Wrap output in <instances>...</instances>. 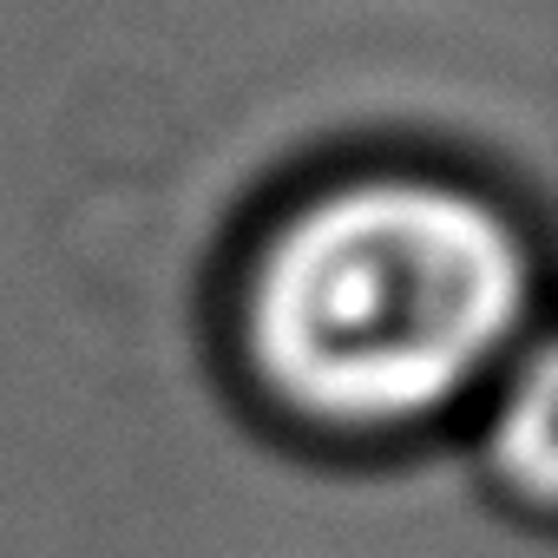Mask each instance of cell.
I'll use <instances>...</instances> for the list:
<instances>
[{"instance_id":"cell-1","label":"cell","mask_w":558,"mask_h":558,"mask_svg":"<svg viewBox=\"0 0 558 558\" xmlns=\"http://www.w3.org/2000/svg\"><path fill=\"white\" fill-rule=\"evenodd\" d=\"M538 230L434 151H362L276 191L230 250L217 336L243 401L310 447L395 453L538 342Z\"/></svg>"},{"instance_id":"cell-2","label":"cell","mask_w":558,"mask_h":558,"mask_svg":"<svg viewBox=\"0 0 558 558\" xmlns=\"http://www.w3.org/2000/svg\"><path fill=\"white\" fill-rule=\"evenodd\" d=\"M493 427H486V466L506 493V506L519 512H545L551 506V473H558V447H551V362L545 342H532L519 355V368L493 388Z\"/></svg>"}]
</instances>
